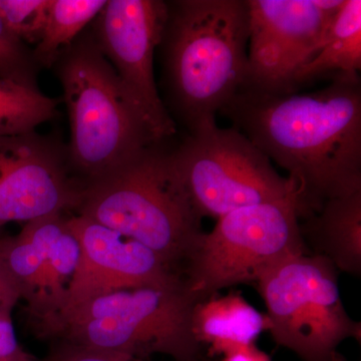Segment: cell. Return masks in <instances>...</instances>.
I'll return each mask as SVG.
<instances>
[{"mask_svg": "<svg viewBox=\"0 0 361 361\" xmlns=\"http://www.w3.org/2000/svg\"><path fill=\"white\" fill-rule=\"evenodd\" d=\"M220 114L288 173L299 221L361 191L360 77L336 78L310 94L245 85Z\"/></svg>", "mask_w": 361, "mask_h": 361, "instance_id": "obj_1", "label": "cell"}, {"mask_svg": "<svg viewBox=\"0 0 361 361\" xmlns=\"http://www.w3.org/2000/svg\"><path fill=\"white\" fill-rule=\"evenodd\" d=\"M168 4L160 45L173 108L190 133L216 115L248 82L247 0H178Z\"/></svg>", "mask_w": 361, "mask_h": 361, "instance_id": "obj_2", "label": "cell"}, {"mask_svg": "<svg viewBox=\"0 0 361 361\" xmlns=\"http://www.w3.org/2000/svg\"><path fill=\"white\" fill-rule=\"evenodd\" d=\"M63 90L73 174L85 185L161 144L87 27L52 66Z\"/></svg>", "mask_w": 361, "mask_h": 361, "instance_id": "obj_3", "label": "cell"}, {"mask_svg": "<svg viewBox=\"0 0 361 361\" xmlns=\"http://www.w3.org/2000/svg\"><path fill=\"white\" fill-rule=\"evenodd\" d=\"M161 144L87 185L75 212L139 242L183 277L204 234L203 219L180 182L172 151Z\"/></svg>", "mask_w": 361, "mask_h": 361, "instance_id": "obj_4", "label": "cell"}, {"mask_svg": "<svg viewBox=\"0 0 361 361\" xmlns=\"http://www.w3.org/2000/svg\"><path fill=\"white\" fill-rule=\"evenodd\" d=\"M198 302L186 287L123 289L90 297L37 320L35 330L40 338L101 353L200 361L201 345L192 326Z\"/></svg>", "mask_w": 361, "mask_h": 361, "instance_id": "obj_5", "label": "cell"}, {"mask_svg": "<svg viewBox=\"0 0 361 361\" xmlns=\"http://www.w3.org/2000/svg\"><path fill=\"white\" fill-rule=\"evenodd\" d=\"M294 197L244 207L220 217L202 235L183 272L199 301L225 288L257 283L285 259L307 253Z\"/></svg>", "mask_w": 361, "mask_h": 361, "instance_id": "obj_6", "label": "cell"}, {"mask_svg": "<svg viewBox=\"0 0 361 361\" xmlns=\"http://www.w3.org/2000/svg\"><path fill=\"white\" fill-rule=\"evenodd\" d=\"M256 288L267 310V330L278 345L304 361H334L346 339H360V323L344 307L336 266L303 253L264 273Z\"/></svg>", "mask_w": 361, "mask_h": 361, "instance_id": "obj_7", "label": "cell"}, {"mask_svg": "<svg viewBox=\"0 0 361 361\" xmlns=\"http://www.w3.org/2000/svg\"><path fill=\"white\" fill-rule=\"evenodd\" d=\"M176 171L196 212L219 219L244 207L294 197V187L234 128L217 123L190 133L172 151Z\"/></svg>", "mask_w": 361, "mask_h": 361, "instance_id": "obj_8", "label": "cell"}, {"mask_svg": "<svg viewBox=\"0 0 361 361\" xmlns=\"http://www.w3.org/2000/svg\"><path fill=\"white\" fill-rule=\"evenodd\" d=\"M343 0H247L248 82L272 94L296 92L299 71L314 58Z\"/></svg>", "mask_w": 361, "mask_h": 361, "instance_id": "obj_9", "label": "cell"}, {"mask_svg": "<svg viewBox=\"0 0 361 361\" xmlns=\"http://www.w3.org/2000/svg\"><path fill=\"white\" fill-rule=\"evenodd\" d=\"M167 13L161 0H108L90 23L97 45L161 142L176 133L154 73Z\"/></svg>", "mask_w": 361, "mask_h": 361, "instance_id": "obj_10", "label": "cell"}, {"mask_svg": "<svg viewBox=\"0 0 361 361\" xmlns=\"http://www.w3.org/2000/svg\"><path fill=\"white\" fill-rule=\"evenodd\" d=\"M84 190L61 142L37 130L0 135V230L77 211Z\"/></svg>", "mask_w": 361, "mask_h": 361, "instance_id": "obj_11", "label": "cell"}, {"mask_svg": "<svg viewBox=\"0 0 361 361\" xmlns=\"http://www.w3.org/2000/svg\"><path fill=\"white\" fill-rule=\"evenodd\" d=\"M66 224L80 243V259L61 310L111 291L186 287L177 271L139 242L78 214Z\"/></svg>", "mask_w": 361, "mask_h": 361, "instance_id": "obj_12", "label": "cell"}, {"mask_svg": "<svg viewBox=\"0 0 361 361\" xmlns=\"http://www.w3.org/2000/svg\"><path fill=\"white\" fill-rule=\"evenodd\" d=\"M299 222L311 253L329 259L337 270L360 276L361 191L331 199Z\"/></svg>", "mask_w": 361, "mask_h": 361, "instance_id": "obj_13", "label": "cell"}, {"mask_svg": "<svg viewBox=\"0 0 361 361\" xmlns=\"http://www.w3.org/2000/svg\"><path fill=\"white\" fill-rule=\"evenodd\" d=\"M194 336L205 343L213 355H224L230 349L255 344L267 330V318L237 292L218 294L196 304L192 318Z\"/></svg>", "mask_w": 361, "mask_h": 361, "instance_id": "obj_14", "label": "cell"}, {"mask_svg": "<svg viewBox=\"0 0 361 361\" xmlns=\"http://www.w3.org/2000/svg\"><path fill=\"white\" fill-rule=\"evenodd\" d=\"M361 1L343 0L319 51L295 78L296 90L315 80L360 77Z\"/></svg>", "mask_w": 361, "mask_h": 361, "instance_id": "obj_15", "label": "cell"}, {"mask_svg": "<svg viewBox=\"0 0 361 361\" xmlns=\"http://www.w3.org/2000/svg\"><path fill=\"white\" fill-rule=\"evenodd\" d=\"M108 0H51L39 44L32 49L39 68H52L66 51L99 16Z\"/></svg>", "mask_w": 361, "mask_h": 361, "instance_id": "obj_16", "label": "cell"}, {"mask_svg": "<svg viewBox=\"0 0 361 361\" xmlns=\"http://www.w3.org/2000/svg\"><path fill=\"white\" fill-rule=\"evenodd\" d=\"M58 99L37 87L0 78V135L25 134L58 115Z\"/></svg>", "mask_w": 361, "mask_h": 361, "instance_id": "obj_17", "label": "cell"}, {"mask_svg": "<svg viewBox=\"0 0 361 361\" xmlns=\"http://www.w3.org/2000/svg\"><path fill=\"white\" fill-rule=\"evenodd\" d=\"M51 0H0V16L4 25L26 45L42 39Z\"/></svg>", "mask_w": 361, "mask_h": 361, "instance_id": "obj_18", "label": "cell"}, {"mask_svg": "<svg viewBox=\"0 0 361 361\" xmlns=\"http://www.w3.org/2000/svg\"><path fill=\"white\" fill-rule=\"evenodd\" d=\"M39 68L32 49L6 27L0 16V78L37 87Z\"/></svg>", "mask_w": 361, "mask_h": 361, "instance_id": "obj_19", "label": "cell"}, {"mask_svg": "<svg viewBox=\"0 0 361 361\" xmlns=\"http://www.w3.org/2000/svg\"><path fill=\"white\" fill-rule=\"evenodd\" d=\"M44 361H149L133 356L101 353L73 345L63 341H52Z\"/></svg>", "mask_w": 361, "mask_h": 361, "instance_id": "obj_20", "label": "cell"}, {"mask_svg": "<svg viewBox=\"0 0 361 361\" xmlns=\"http://www.w3.org/2000/svg\"><path fill=\"white\" fill-rule=\"evenodd\" d=\"M0 361H39L21 346L11 316L0 318Z\"/></svg>", "mask_w": 361, "mask_h": 361, "instance_id": "obj_21", "label": "cell"}, {"mask_svg": "<svg viewBox=\"0 0 361 361\" xmlns=\"http://www.w3.org/2000/svg\"><path fill=\"white\" fill-rule=\"evenodd\" d=\"M223 355V361H271L270 356L256 348L255 344L230 349Z\"/></svg>", "mask_w": 361, "mask_h": 361, "instance_id": "obj_22", "label": "cell"}, {"mask_svg": "<svg viewBox=\"0 0 361 361\" xmlns=\"http://www.w3.org/2000/svg\"><path fill=\"white\" fill-rule=\"evenodd\" d=\"M7 277H11V275L7 273L6 267H4V265L2 264L1 260H0V280Z\"/></svg>", "mask_w": 361, "mask_h": 361, "instance_id": "obj_23", "label": "cell"}]
</instances>
